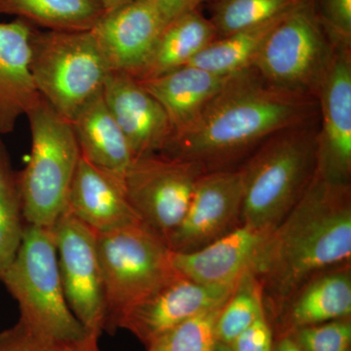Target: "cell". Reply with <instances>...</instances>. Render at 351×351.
<instances>
[{
	"instance_id": "cell-22",
	"label": "cell",
	"mask_w": 351,
	"mask_h": 351,
	"mask_svg": "<svg viewBox=\"0 0 351 351\" xmlns=\"http://www.w3.org/2000/svg\"><path fill=\"white\" fill-rule=\"evenodd\" d=\"M216 38L211 21L198 9L184 14L165 25L149 61L136 78L149 80L186 66Z\"/></svg>"
},
{
	"instance_id": "cell-26",
	"label": "cell",
	"mask_w": 351,
	"mask_h": 351,
	"mask_svg": "<svg viewBox=\"0 0 351 351\" xmlns=\"http://www.w3.org/2000/svg\"><path fill=\"white\" fill-rule=\"evenodd\" d=\"M265 315L263 292L260 281L250 269L239 277L217 321L219 343L230 346L261 316Z\"/></svg>"
},
{
	"instance_id": "cell-19",
	"label": "cell",
	"mask_w": 351,
	"mask_h": 351,
	"mask_svg": "<svg viewBox=\"0 0 351 351\" xmlns=\"http://www.w3.org/2000/svg\"><path fill=\"white\" fill-rule=\"evenodd\" d=\"M232 76L188 64L156 77L138 80L162 106L175 136L197 119Z\"/></svg>"
},
{
	"instance_id": "cell-34",
	"label": "cell",
	"mask_w": 351,
	"mask_h": 351,
	"mask_svg": "<svg viewBox=\"0 0 351 351\" xmlns=\"http://www.w3.org/2000/svg\"><path fill=\"white\" fill-rule=\"evenodd\" d=\"M99 2L104 6L105 10L108 11L114 10V9L119 8L129 3V2L133 1V0H98Z\"/></svg>"
},
{
	"instance_id": "cell-25",
	"label": "cell",
	"mask_w": 351,
	"mask_h": 351,
	"mask_svg": "<svg viewBox=\"0 0 351 351\" xmlns=\"http://www.w3.org/2000/svg\"><path fill=\"white\" fill-rule=\"evenodd\" d=\"M25 228L17 172L0 136V278L17 254Z\"/></svg>"
},
{
	"instance_id": "cell-8",
	"label": "cell",
	"mask_w": 351,
	"mask_h": 351,
	"mask_svg": "<svg viewBox=\"0 0 351 351\" xmlns=\"http://www.w3.org/2000/svg\"><path fill=\"white\" fill-rule=\"evenodd\" d=\"M334 48L313 0H297L269 32L252 68L276 86L316 98Z\"/></svg>"
},
{
	"instance_id": "cell-20",
	"label": "cell",
	"mask_w": 351,
	"mask_h": 351,
	"mask_svg": "<svg viewBox=\"0 0 351 351\" xmlns=\"http://www.w3.org/2000/svg\"><path fill=\"white\" fill-rule=\"evenodd\" d=\"M71 123L80 154L99 169L123 182L134 156L101 92L80 108Z\"/></svg>"
},
{
	"instance_id": "cell-5",
	"label": "cell",
	"mask_w": 351,
	"mask_h": 351,
	"mask_svg": "<svg viewBox=\"0 0 351 351\" xmlns=\"http://www.w3.org/2000/svg\"><path fill=\"white\" fill-rule=\"evenodd\" d=\"M27 117L31 156L17 172L23 215L25 225L52 228L66 210L80 149L71 121L43 98Z\"/></svg>"
},
{
	"instance_id": "cell-3",
	"label": "cell",
	"mask_w": 351,
	"mask_h": 351,
	"mask_svg": "<svg viewBox=\"0 0 351 351\" xmlns=\"http://www.w3.org/2000/svg\"><path fill=\"white\" fill-rule=\"evenodd\" d=\"M319 114L277 132L252 152L243 174L241 225L270 232L299 202L317 171Z\"/></svg>"
},
{
	"instance_id": "cell-21",
	"label": "cell",
	"mask_w": 351,
	"mask_h": 351,
	"mask_svg": "<svg viewBox=\"0 0 351 351\" xmlns=\"http://www.w3.org/2000/svg\"><path fill=\"white\" fill-rule=\"evenodd\" d=\"M282 307L283 336H287L300 328L350 317V267L346 265L343 269H332L314 276L304 284Z\"/></svg>"
},
{
	"instance_id": "cell-18",
	"label": "cell",
	"mask_w": 351,
	"mask_h": 351,
	"mask_svg": "<svg viewBox=\"0 0 351 351\" xmlns=\"http://www.w3.org/2000/svg\"><path fill=\"white\" fill-rule=\"evenodd\" d=\"M66 211L96 233L142 223L127 199L123 184L104 172L80 154Z\"/></svg>"
},
{
	"instance_id": "cell-2",
	"label": "cell",
	"mask_w": 351,
	"mask_h": 351,
	"mask_svg": "<svg viewBox=\"0 0 351 351\" xmlns=\"http://www.w3.org/2000/svg\"><path fill=\"white\" fill-rule=\"evenodd\" d=\"M351 257L350 184L316 174L285 218L269 232L250 269L274 306L307 281Z\"/></svg>"
},
{
	"instance_id": "cell-12",
	"label": "cell",
	"mask_w": 351,
	"mask_h": 351,
	"mask_svg": "<svg viewBox=\"0 0 351 351\" xmlns=\"http://www.w3.org/2000/svg\"><path fill=\"white\" fill-rule=\"evenodd\" d=\"M316 99L319 108L317 173L350 184L351 47L336 45Z\"/></svg>"
},
{
	"instance_id": "cell-10",
	"label": "cell",
	"mask_w": 351,
	"mask_h": 351,
	"mask_svg": "<svg viewBox=\"0 0 351 351\" xmlns=\"http://www.w3.org/2000/svg\"><path fill=\"white\" fill-rule=\"evenodd\" d=\"M52 230L69 308L88 334L100 338L105 331L106 304L98 234L66 210Z\"/></svg>"
},
{
	"instance_id": "cell-27",
	"label": "cell",
	"mask_w": 351,
	"mask_h": 351,
	"mask_svg": "<svg viewBox=\"0 0 351 351\" xmlns=\"http://www.w3.org/2000/svg\"><path fill=\"white\" fill-rule=\"evenodd\" d=\"M211 21L217 36L223 38L274 19L297 0H214Z\"/></svg>"
},
{
	"instance_id": "cell-23",
	"label": "cell",
	"mask_w": 351,
	"mask_h": 351,
	"mask_svg": "<svg viewBox=\"0 0 351 351\" xmlns=\"http://www.w3.org/2000/svg\"><path fill=\"white\" fill-rule=\"evenodd\" d=\"M106 12L98 0H0V14L48 31H91Z\"/></svg>"
},
{
	"instance_id": "cell-16",
	"label": "cell",
	"mask_w": 351,
	"mask_h": 351,
	"mask_svg": "<svg viewBox=\"0 0 351 351\" xmlns=\"http://www.w3.org/2000/svg\"><path fill=\"white\" fill-rule=\"evenodd\" d=\"M269 232L240 225L211 243L191 252H173L178 274L204 285H232L250 269Z\"/></svg>"
},
{
	"instance_id": "cell-29",
	"label": "cell",
	"mask_w": 351,
	"mask_h": 351,
	"mask_svg": "<svg viewBox=\"0 0 351 351\" xmlns=\"http://www.w3.org/2000/svg\"><path fill=\"white\" fill-rule=\"evenodd\" d=\"M287 336L304 351H350V317L300 328Z\"/></svg>"
},
{
	"instance_id": "cell-13",
	"label": "cell",
	"mask_w": 351,
	"mask_h": 351,
	"mask_svg": "<svg viewBox=\"0 0 351 351\" xmlns=\"http://www.w3.org/2000/svg\"><path fill=\"white\" fill-rule=\"evenodd\" d=\"M235 284L204 285L177 274L132 307L119 329L131 332L149 348L189 318L223 306Z\"/></svg>"
},
{
	"instance_id": "cell-32",
	"label": "cell",
	"mask_w": 351,
	"mask_h": 351,
	"mask_svg": "<svg viewBox=\"0 0 351 351\" xmlns=\"http://www.w3.org/2000/svg\"><path fill=\"white\" fill-rule=\"evenodd\" d=\"M152 1L168 24L171 21L184 14L197 10L201 4L206 0H152Z\"/></svg>"
},
{
	"instance_id": "cell-35",
	"label": "cell",
	"mask_w": 351,
	"mask_h": 351,
	"mask_svg": "<svg viewBox=\"0 0 351 351\" xmlns=\"http://www.w3.org/2000/svg\"><path fill=\"white\" fill-rule=\"evenodd\" d=\"M213 351H232V348H230V346L226 345V343H217L216 346H215Z\"/></svg>"
},
{
	"instance_id": "cell-4",
	"label": "cell",
	"mask_w": 351,
	"mask_h": 351,
	"mask_svg": "<svg viewBox=\"0 0 351 351\" xmlns=\"http://www.w3.org/2000/svg\"><path fill=\"white\" fill-rule=\"evenodd\" d=\"M0 281L18 302L20 322L32 331L62 341L89 336L64 297L52 228L25 225L17 254Z\"/></svg>"
},
{
	"instance_id": "cell-6",
	"label": "cell",
	"mask_w": 351,
	"mask_h": 351,
	"mask_svg": "<svg viewBox=\"0 0 351 351\" xmlns=\"http://www.w3.org/2000/svg\"><path fill=\"white\" fill-rule=\"evenodd\" d=\"M105 291V331L178 274L168 245L142 223L97 233Z\"/></svg>"
},
{
	"instance_id": "cell-15",
	"label": "cell",
	"mask_w": 351,
	"mask_h": 351,
	"mask_svg": "<svg viewBox=\"0 0 351 351\" xmlns=\"http://www.w3.org/2000/svg\"><path fill=\"white\" fill-rule=\"evenodd\" d=\"M101 94L134 158L164 151L173 136L170 120L162 106L137 78L112 71Z\"/></svg>"
},
{
	"instance_id": "cell-17",
	"label": "cell",
	"mask_w": 351,
	"mask_h": 351,
	"mask_svg": "<svg viewBox=\"0 0 351 351\" xmlns=\"http://www.w3.org/2000/svg\"><path fill=\"white\" fill-rule=\"evenodd\" d=\"M34 25L17 18L0 23V135L11 133L18 119L40 100L31 73Z\"/></svg>"
},
{
	"instance_id": "cell-33",
	"label": "cell",
	"mask_w": 351,
	"mask_h": 351,
	"mask_svg": "<svg viewBox=\"0 0 351 351\" xmlns=\"http://www.w3.org/2000/svg\"><path fill=\"white\" fill-rule=\"evenodd\" d=\"M274 351H304L289 336H282L278 343L274 346Z\"/></svg>"
},
{
	"instance_id": "cell-28",
	"label": "cell",
	"mask_w": 351,
	"mask_h": 351,
	"mask_svg": "<svg viewBox=\"0 0 351 351\" xmlns=\"http://www.w3.org/2000/svg\"><path fill=\"white\" fill-rule=\"evenodd\" d=\"M223 304L184 321L154 345L162 351H213L219 341L217 321Z\"/></svg>"
},
{
	"instance_id": "cell-30",
	"label": "cell",
	"mask_w": 351,
	"mask_h": 351,
	"mask_svg": "<svg viewBox=\"0 0 351 351\" xmlns=\"http://www.w3.org/2000/svg\"><path fill=\"white\" fill-rule=\"evenodd\" d=\"M313 4L332 43L351 47V0H313Z\"/></svg>"
},
{
	"instance_id": "cell-31",
	"label": "cell",
	"mask_w": 351,
	"mask_h": 351,
	"mask_svg": "<svg viewBox=\"0 0 351 351\" xmlns=\"http://www.w3.org/2000/svg\"><path fill=\"white\" fill-rule=\"evenodd\" d=\"M274 335L269 321L261 316L233 341L232 351H274Z\"/></svg>"
},
{
	"instance_id": "cell-11",
	"label": "cell",
	"mask_w": 351,
	"mask_h": 351,
	"mask_svg": "<svg viewBox=\"0 0 351 351\" xmlns=\"http://www.w3.org/2000/svg\"><path fill=\"white\" fill-rule=\"evenodd\" d=\"M241 169L208 171L201 176L186 214L166 243L173 252L202 248L241 225Z\"/></svg>"
},
{
	"instance_id": "cell-1",
	"label": "cell",
	"mask_w": 351,
	"mask_h": 351,
	"mask_svg": "<svg viewBox=\"0 0 351 351\" xmlns=\"http://www.w3.org/2000/svg\"><path fill=\"white\" fill-rule=\"evenodd\" d=\"M318 114L315 97L276 86L251 68L232 75L161 154L196 161L207 172L228 169L277 132Z\"/></svg>"
},
{
	"instance_id": "cell-9",
	"label": "cell",
	"mask_w": 351,
	"mask_h": 351,
	"mask_svg": "<svg viewBox=\"0 0 351 351\" xmlns=\"http://www.w3.org/2000/svg\"><path fill=\"white\" fill-rule=\"evenodd\" d=\"M206 172L196 161L159 152L134 158L122 182L143 225L166 242L181 223L196 184Z\"/></svg>"
},
{
	"instance_id": "cell-24",
	"label": "cell",
	"mask_w": 351,
	"mask_h": 351,
	"mask_svg": "<svg viewBox=\"0 0 351 351\" xmlns=\"http://www.w3.org/2000/svg\"><path fill=\"white\" fill-rule=\"evenodd\" d=\"M285 12L263 24L215 39L189 62V66L219 75H237L251 69L269 32Z\"/></svg>"
},
{
	"instance_id": "cell-36",
	"label": "cell",
	"mask_w": 351,
	"mask_h": 351,
	"mask_svg": "<svg viewBox=\"0 0 351 351\" xmlns=\"http://www.w3.org/2000/svg\"><path fill=\"white\" fill-rule=\"evenodd\" d=\"M147 351H162V350L158 345H154L147 348Z\"/></svg>"
},
{
	"instance_id": "cell-7",
	"label": "cell",
	"mask_w": 351,
	"mask_h": 351,
	"mask_svg": "<svg viewBox=\"0 0 351 351\" xmlns=\"http://www.w3.org/2000/svg\"><path fill=\"white\" fill-rule=\"evenodd\" d=\"M110 71L91 31L34 29L31 73L34 85L41 98L69 121L101 93Z\"/></svg>"
},
{
	"instance_id": "cell-14",
	"label": "cell",
	"mask_w": 351,
	"mask_h": 351,
	"mask_svg": "<svg viewBox=\"0 0 351 351\" xmlns=\"http://www.w3.org/2000/svg\"><path fill=\"white\" fill-rule=\"evenodd\" d=\"M166 25L152 0H133L106 12L91 32L112 71L137 77Z\"/></svg>"
},
{
	"instance_id": "cell-37",
	"label": "cell",
	"mask_w": 351,
	"mask_h": 351,
	"mask_svg": "<svg viewBox=\"0 0 351 351\" xmlns=\"http://www.w3.org/2000/svg\"><path fill=\"white\" fill-rule=\"evenodd\" d=\"M0 136H1V135H0Z\"/></svg>"
}]
</instances>
